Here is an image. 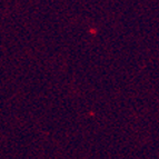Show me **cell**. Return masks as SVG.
I'll return each instance as SVG.
<instances>
[]
</instances>
